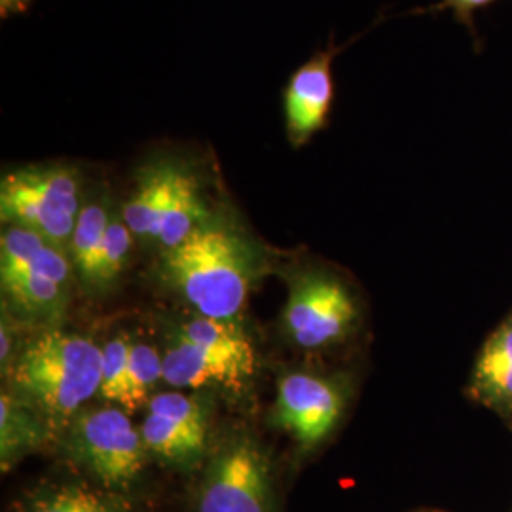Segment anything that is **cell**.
Here are the masks:
<instances>
[{"mask_svg":"<svg viewBox=\"0 0 512 512\" xmlns=\"http://www.w3.org/2000/svg\"><path fill=\"white\" fill-rule=\"evenodd\" d=\"M110 213L112 209L107 200H93L82 205L74 226L69 255L73 260L76 274L88 289H92Z\"/></svg>","mask_w":512,"mask_h":512,"instance_id":"cell-18","label":"cell"},{"mask_svg":"<svg viewBox=\"0 0 512 512\" xmlns=\"http://www.w3.org/2000/svg\"><path fill=\"white\" fill-rule=\"evenodd\" d=\"M14 340H16L14 325H12V321L6 317V313H2V329H0V365H2V374L8 372L12 361L16 359Z\"/></svg>","mask_w":512,"mask_h":512,"instance_id":"cell-22","label":"cell"},{"mask_svg":"<svg viewBox=\"0 0 512 512\" xmlns=\"http://www.w3.org/2000/svg\"><path fill=\"white\" fill-rule=\"evenodd\" d=\"M129 348L131 338L116 336L103 346V378L99 397L124 408L128 397Z\"/></svg>","mask_w":512,"mask_h":512,"instance_id":"cell-21","label":"cell"},{"mask_svg":"<svg viewBox=\"0 0 512 512\" xmlns=\"http://www.w3.org/2000/svg\"><path fill=\"white\" fill-rule=\"evenodd\" d=\"M67 456L93 482L129 494L147 465V444L141 429L120 406L82 410L65 429Z\"/></svg>","mask_w":512,"mask_h":512,"instance_id":"cell-4","label":"cell"},{"mask_svg":"<svg viewBox=\"0 0 512 512\" xmlns=\"http://www.w3.org/2000/svg\"><path fill=\"white\" fill-rule=\"evenodd\" d=\"M135 241L137 239L131 234L126 220L122 219V213L112 209L103 239V249L93 277L92 291H105L120 277L124 268L128 266L129 255Z\"/></svg>","mask_w":512,"mask_h":512,"instance_id":"cell-20","label":"cell"},{"mask_svg":"<svg viewBox=\"0 0 512 512\" xmlns=\"http://www.w3.org/2000/svg\"><path fill=\"white\" fill-rule=\"evenodd\" d=\"M80 177L67 165H27L4 175L0 215L69 251L80 215Z\"/></svg>","mask_w":512,"mask_h":512,"instance_id":"cell-3","label":"cell"},{"mask_svg":"<svg viewBox=\"0 0 512 512\" xmlns=\"http://www.w3.org/2000/svg\"><path fill=\"white\" fill-rule=\"evenodd\" d=\"M184 167L171 162L148 165L120 213L137 241L156 243L162 220L183 177Z\"/></svg>","mask_w":512,"mask_h":512,"instance_id":"cell-11","label":"cell"},{"mask_svg":"<svg viewBox=\"0 0 512 512\" xmlns=\"http://www.w3.org/2000/svg\"><path fill=\"white\" fill-rule=\"evenodd\" d=\"M164 380V357L147 342H133L129 348L128 397L124 410L133 414L150 403L152 391Z\"/></svg>","mask_w":512,"mask_h":512,"instance_id":"cell-19","label":"cell"},{"mask_svg":"<svg viewBox=\"0 0 512 512\" xmlns=\"http://www.w3.org/2000/svg\"><path fill=\"white\" fill-rule=\"evenodd\" d=\"M16 512H135L129 494L82 480L40 482L19 495Z\"/></svg>","mask_w":512,"mask_h":512,"instance_id":"cell-12","label":"cell"},{"mask_svg":"<svg viewBox=\"0 0 512 512\" xmlns=\"http://www.w3.org/2000/svg\"><path fill=\"white\" fill-rule=\"evenodd\" d=\"M4 376L8 393L38 412L52 431H65L99 395L103 348L82 334L48 327L19 349Z\"/></svg>","mask_w":512,"mask_h":512,"instance_id":"cell-2","label":"cell"},{"mask_svg":"<svg viewBox=\"0 0 512 512\" xmlns=\"http://www.w3.org/2000/svg\"><path fill=\"white\" fill-rule=\"evenodd\" d=\"M54 435L52 427L31 406L12 393L0 395V467L2 473L42 448Z\"/></svg>","mask_w":512,"mask_h":512,"instance_id":"cell-15","label":"cell"},{"mask_svg":"<svg viewBox=\"0 0 512 512\" xmlns=\"http://www.w3.org/2000/svg\"><path fill=\"white\" fill-rule=\"evenodd\" d=\"M332 50L315 55L291 76L283 93L287 135L294 147H302L325 128L334 97Z\"/></svg>","mask_w":512,"mask_h":512,"instance_id":"cell-9","label":"cell"},{"mask_svg":"<svg viewBox=\"0 0 512 512\" xmlns=\"http://www.w3.org/2000/svg\"><path fill=\"white\" fill-rule=\"evenodd\" d=\"M207 205L203 202L200 184L194 179L190 171L184 169L183 177L175 190V196L169 203V209L165 213L156 245L160 253L175 249L188 238L198 226H202L209 219Z\"/></svg>","mask_w":512,"mask_h":512,"instance_id":"cell-17","label":"cell"},{"mask_svg":"<svg viewBox=\"0 0 512 512\" xmlns=\"http://www.w3.org/2000/svg\"><path fill=\"white\" fill-rule=\"evenodd\" d=\"M0 281L8 306L19 315L48 323L63 315L69 289L52 277L21 266H0Z\"/></svg>","mask_w":512,"mask_h":512,"instance_id":"cell-13","label":"cell"},{"mask_svg":"<svg viewBox=\"0 0 512 512\" xmlns=\"http://www.w3.org/2000/svg\"><path fill=\"white\" fill-rule=\"evenodd\" d=\"M357 319V304L338 277L308 270L291 279L281 325L294 346L321 349L338 344Z\"/></svg>","mask_w":512,"mask_h":512,"instance_id":"cell-6","label":"cell"},{"mask_svg":"<svg viewBox=\"0 0 512 512\" xmlns=\"http://www.w3.org/2000/svg\"><path fill=\"white\" fill-rule=\"evenodd\" d=\"M471 395L495 412L512 414V317L495 330L482 348Z\"/></svg>","mask_w":512,"mask_h":512,"instance_id":"cell-14","label":"cell"},{"mask_svg":"<svg viewBox=\"0 0 512 512\" xmlns=\"http://www.w3.org/2000/svg\"><path fill=\"white\" fill-rule=\"evenodd\" d=\"M29 0H0V12L2 16H10L16 12H23L27 8Z\"/></svg>","mask_w":512,"mask_h":512,"instance_id":"cell-24","label":"cell"},{"mask_svg":"<svg viewBox=\"0 0 512 512\" xmlns=\"http://www.w3.org/2000/svg\"><path fill=\"white\" fill-rule=\"evenodd\" d=\"M211 408L202 397L169 391L147 404L141 435L148 454L175 469H196L209 450Z\"/></svg>","mask_w":512,"mask_h":512,"instance_id":"cell-7","label":"cell"},{"mask_svg":"<svg viewBox=\"0 0 512 512\" xmlns=\"http://www.w3.org/2000/svg\"><path fill=\"white\" fill-rule=\"evenodd\" d=\"M196 512H279L268 456L249 435L238 433L207 461Z\"/></svg>","mask_w":512,"mask_h":512,"instance_id":"cell-5","label":"cell"},{"mask_svg":"<svg viewBox=\"0 0 512 512\" xmlns=\"http://www.w3.org/2000/svg\"><path fill=\"white\" fill-rule=\"evenodd\" d=\"M164 357V382L175 389L222 387L238 391L255 376L256 368L224 359L188 342L177 332L167 340Z\"/></svg>","mask_w":512,"mask_h":512,"instance_id":"cell-10","label":"cell"},{"mask_svg":"<svg viewBox=\"0 0 512 512\" xmlns=\"http://www.w3.org/2000/svg\"><path fill=\"white\" fill-rule=\"evenodd\" d=\"M346 408L342 385L310 372H291L277 382L272 420L302 448L311 450L329 437Z\"/></svg>","mask_w":512,"mask_h":512,"instance_id":"cell-8","label":"cell"},{"mask_svg":"<svg viewBox=\"0 0 512 512\" xmlns=\"http://www.w3.org/2000/svg\"><path fill=\"white\" fill-rule=\"evenodd\" d=\"M490 2H494V0H448V4L454 6L461 14H469V12H473L476 8H482Z\"/></svg>","mask_w":512,"mask_h":512,"instance_id":"cell-23","label":"cell"},{"mask_svg":"<svg viewBox=\"0 0 512 512\" xmlns=\"http://www.w3.org/2000/svg\"><path fill=\"white\" fill-rule=\"evenodd\" d=\"M260 266L251 239L219 217H209L181 245L162 253L158 277L194 313L236 321Z\"/></svg>","mask_w":512,"mask_h":512,"instance_id":"cell-1","label":"cell"},{"mask_svg":"<svg viewBox=\"0 0 512 512\" xmlns=\"http://www.w3.org/2000/svg\"><path fill=\"white\" fill-rule=\"evenodd\" d=\"M179 336L224 359L256 368L253 340L238 321H224L194 313L175 329Z\"/></svg>","mask_w":512,"mask_h":512,"instance_id":"cell-16","label":"cell"}]
</instances>
